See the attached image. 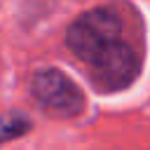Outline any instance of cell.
I'll list each match as a JSON object with an SVG mask.
<instances>
[{"label": "cell", "mask_w": 150, "mask_h": 150, "mask_svg": "<svg viewBox=\"0 0 150 150\" xmlns=\"http://www.w3.org/2000/svg\"><path fill=\"white\" fill-rule=\"evenodd\" d=\"M122 33H124L122 16L112 7H94L84 14H80L68 26L66 45L80 61H84L89 66L110 45L122 40Z\"/></svg>", "instance_id": "obj_1"}, {"label": "cell", "mask_w": 150, "mask_h": 150, "mask_svg": "<svg viewBox=\"0 0 150 150\" xmlns=\"http://www.w3.org/2000/svg\"><path fill=\"white\" fill-rule=\"evenodd\" d=\"M30 94L38 105L56 117H75L84 110L82 89L59 68H42L30 80Z\"/></svg>", "instance_id": "obj_2"}, {"label": "cell", "mask_w": 150, "mask_h": 150, "mask_svg": "<svg viewBox=\"0 0 150 150\" xmlns=\"http://www.w3.org/2000/svg\"><path fill=\"white\" fill-rule=\"evenodd\" d=\"M89 68L94 73L96 84L103 91H122L141 73V56L122 38L115 45H110L101 56H96L89 63Z\"/></svg>", "instance_id": "obj_3"}, {"label": "cell", "mask_w": 150, "mask_h": 150, "mask_svg": "<svg viewBox=\"0 0 150 150\" xmlns=\"http://www.w3.org/2000/svg\"><path fill=\"white\" fill-rule=\"evenodd\" d=\"M28 129H30V122L26 117H21V115H7L0 122V141L14 138L19 134H26Z\"/></svg>", "instance_id": "obj_4"}]
</instances>
